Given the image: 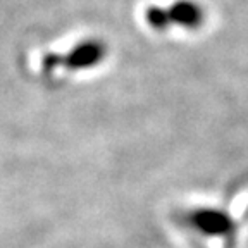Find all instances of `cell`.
Masks as SVG:
<instances>
[{
  "instance_id": "2",
  "label": "cell",
  "mask_w": 248,
  "mask_h": 248,
  "mask_svg": "<svg viewBox=\"0 0 248 248\" xmlns=\"http://www.w3.org/2000/svg\"><path fill=\"white\" fill-rule=\"evenodd\" d=\"M107 57V45L102 40H81L66 52H50L42 59V67L45 73H55L59 69L88 71L100 66Z\"/></svg>"
},
{
  "instance_id": "3",
  "label": "cell",
  "mask_w": 248,
  "mask_h": 248,
  "mask_svg": "<svg viewBox=\"0 0 248 248\" xmlns=\"http://www.w3.org/2000/svg\"><path fill=\"white\" fill-rule=\"evenodd\" d=\"M197 222L203 231H222L226 228V219L217 212H202Z\"/></svg>"
},
{
  "instance_id": "1",
  "label": "cell",
  "mask_w": 248,
  "mask_h": 248,
  "mask_svg": "<svg viewBox=\"0 0 248 248\" xmlns=\"http://www.w3.org/2000/svg\"><path fill=\"white\" fill-rule=\"evenodd\" d=\"M205 19V9L197 0H174L169 5H152L145 11L147 24L160 33L174 28L186 31L200 30Z\"/></svg>"
}]
</instances>
